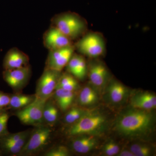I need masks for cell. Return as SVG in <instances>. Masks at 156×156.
<instances>
[{"mask_svg": "<svg viewBox=\"0 0 156 156\" xmlns=\"http://www.w3.org/2000/svg\"><path fill=\"white\" fill-rule=\"evenodd\" d=\"M123 114L117 122V130L123 136L138 137L151 130L153 125L154 116L150 112L136 108Z\"/></svg>", "mask_w": 156, "mask_h": 156, "instance_id": "obj_1", "label": "cell"}, {"mask_svg": "<svg viewBox=\"0 0 156 156\" xmlns=\"http://www.w3.org/2000/svg\"><path fill=\"white\" fill-rule=\"evenodd\" d=\"M106 119L104 115L96 112H86L78 121L71 125L67 131L70 136L92 135L97 134L106 125Z\"/></svg>", "mask_w": 156, "mask_h": 156, "instance_id": "obj_2", "label": "cell"}, {"mask_svg": "<svg viewBox=\"0 0 156 156\" xmlns=\"http://www.w3.org/2000/svg\"><path fill=\"white\" fill-rule=\"evenodd\" d=\"M51 134L49 126H37L31 132L28 140L18 156H32L41 152L50 144Z\"/></svg>", "mask_w": 156, "mask_h": 156, "instance_id": "obj_3", "label": "cell"}, {"mask_svg": "<svg viewBox=\"0 0 156 156\" xmlns=\"http://www.w3.org/2000/svg\"><path fill=\"white\" fill-rule=\"evenodd\" d=\"M51 24L72 41L78 37L85 29V24L80 18L70 13L54 16L51 20Z\"/></svg>", "mask_w": 156, "mask_h": 156, "instance_id": "obj_4", "label": "cell"}, {"mask_svg": "<svg viewBox=\"0 0 156 156\" xmlns=\"http://www.w3.org/2000/svg\"><path fill=\"white\" fill-rule=\"evenodd\" d=\"M47 100L36 97L33 102L24 108L16 111L14 115L23 125L35 127L44 125L43 110Z\"/></svg>", "mask_w": 156, "mask_h": 156, "instance_id": "obj_5", "label": "cell"}, {"mask_svg": "<svg viewBox=\"0 0 156 156\" xmlns=\"http://www.w3.org/2000/svg\"><path fill=\"white\" fill-rule=\"evenodd\" d=\"M61 75V72L45 67L37 82L36 96L44 99L51 97L58 85Z\"/></svg>", "mask_w": 156, "mask_h": 156, "instance_id": "obj_6", "label": "cell"}, {"mask_svg": "<svg viewBox=\"0 0 156 156\" xmlns=\"http://www.w3.org/2000/svg\"><path fill=\"white\" fill-rule=\"evenodd\" d=\"M30 66L11 70H4L3 77L14 91L19 92L28 84L31 76Z\"/></svg>", "mask_w": 156, "mask_h": 156, "instance_id": "obj_7", "label": "cell"}, {"mask_svg": "<svg viewBox=\"0 0 156 156\" xmlns=\"http://www.w3.org/2000/svg\"><path fill=\"white\" fill-rule=\"evenodd\" d=\"M74 50V47L72 45L66 48L50 50L45 67L62 72L73 55Z\"/></svg>", "mask_w": 156, "mask_h": 156, "instance_id": "obj_8", "label": "cell"}, {"mask_svg": "<svg viewBox=\"0 0 156 156\" xmlns=\"http://www.w3.org/2000/svg\"><path fill=\"white\" fill-rule=\"evenodd\" d=\"M43 39L44 46L49 51L73 45L72 40L53 26L44 33Z\"/></svg>", "mask_w": 156, "mask_h": 156, "instance_id": "obj_9", "label": "cell"}, {"mask_svg": "<svg viewBox=\"0 0 156 156\" xmlns=\"http://www.w3.org/2000/svg\"><path fill=\"white\" fill-rule=\"evenodd\" d=\"M77 46L81 53L90 57L100 56L104 51V44L102 39L95 34L84 37L79 42Z\"/></svg>", "mask_w": 156, "mask_h": 156, "instance_id": "obj_10", "label": "cell"}, {"mask_svg": "<svg viewBox=\"0 0 156 156\" xmlns=\"http://www.w3.org/2000/svg\"><path fill=\"white\" fill-rule=\"evenodd\" d=\"M28 55L18 48H13L6 53L3 60L4 70H11L20 68L29 65Z\"/></svg>", "mask_w": 156, "mask_h": 156, "instance_id": "obj_11", "label": "cell"}, {"mask_svg": "<svg viewBox=\"0 0 156 156\" xmlns=\"http://www.w3.org/2000/svg\"><path fill=\"white\" fill-rule=\"evenodd\" d=\"M52 97L58 108L62 111H66L72 105L75 95L74 92L56 87Z\"/></svg>", "mask_w": 156, "mask_h": 156, "instance_id": "obj_12", "label": "cell"}, {"mask_svg": "<svg viewBox=\"0 0 156 156\" xmlns=\"http://www.w3.org/2000/svg\"><path fill=\"white\" fill-rule=\"evenodd\" d=\"M73 140L72 147L76 152L86 154L92 150L97 144V141L94 136L88 135H80Z\"/></svg>", "mask_w": 156, "mask_h": 156, "instance_id": "obj_13", "label": "cell"}, {"mask_svg": "<svg viewBox=\"0 0 156 156\" xmlns=\"http://www.w3.org/2000/svg\"><path fill=\"white\" fill-rule=\"evenodd\" d=\"M58 107L52 97L46 101L43 110L44 124L50 127L56 122L59 116Z\"/></svg>", "mask_w": 156, "mask_h": 156, "instance_id": "obj_14", "label": "cell"}, {"mask_svg": "<svg viewBox=\"0 0 156 156\" xmlns=\"http://www.w3.org/2000/svg\"><path fill=\"white\" fill-rule=\"evenodd\" d=\"M36 96L33 95H26L19 92L11 95L10 102L7 109L19 110L30 104L35 99Z\"/></svg>", "mask_w": 156, "mask_h": 156, "instance_id": "obj_15", "label": "cell"}, {"mask_svg": "<svg viewBox=\"0 0 156 156\" xmlns=\"http://www.w3.org/2000/svg\"><path fill=\"white\" fill-rule=\"evenodd\" d=\"M107 77V70L103 65L96 63L90 67L89 79L95 87H102L105 83Z\"/></svg>", "mask_w": 156, "mask_h": 156, "instance_id": "obj_16", "label": "cell"}, {"mask_svg": "<svg viewBox=\"0 0 156 156\" xmlns=\"http://www.w3.org/2000/svg\"><path fill=\"white\" fill-rule=\"evenodd\" d=\"M128 92L127 88L119 82H113L108 88L109 97L112 102L115 103H119L123 101Z\"/></svg>", "mask_w": 156, "mask_h": 156, "instance_id": "obj_17", "label": "cell"}, {"mask_svg": "<svg viewBox=\"0 0 156 156\" xmlns=\"http://www.w3.org/2000/svg\"><path fill=\"white\" fill-rule=\"evenodd\" d=\"M98 99V95L96 91L92 87H86L80 92L78 101L82 106H88L95 104Z\"/></svg>", "mask_w": 156, "mask_h": 156, "instance_id": "obj_18", "label": "cell"}, {"mask_svg": "<svg viewBox=\"0 0 156 156\" xmlns=\"http://www.w3.org/2000/svg\"><path fill=\"white\" fill-rule=\"evenodd\" d=\"M77 81L72 75L69 73L62 74L57 87L75 92L79 88Z\"/></svg>", "mask_w": 156, "mask_h": 156, "instance_id": "obj_19", "label": "cell"}, {"mask_svg": "<svg viewBox=\"0 0 156 156\" xmlns=\"http://www.w3.org/2000/svg\"><path fill=\"white\" fill-rule=\"evenodd\" d=\"M86 112V111L79 108H71L65 116V122L72 125L80 119Z\"/></svg>", "mask_w": 156, "mask_h": 156, "instance_id": "obj_20", "label": "cell"}, {"mask_svg": "<svg viewBox=\"0 0 156 156\" xmlns=\"http://www.w3.org/2000/svg\"><path fill=\"white\" fill-rule=\"evenodd\" d=\"M32 131L26 130L15 133H9L0 137V140L6 142H15L30 135Z\"/></svg>", "mask_w": 156, "mask_h": 156, "instance_id": "obj_21", "label": "cell"}, {"mask_svg": "<svg viewBox=\"0 0 156 156\" xmlns=\"http://www.w3.org/2000/svg\"><path fill=\"white\" fill-rule=\"evenodd\" d=\"M130 151L134 156H148L151 154V149L147 146L141 144H133L130 147Z\"/></svg>", "mask_w": 156, "mask_h": 156, "instance_id": "obj_22", "label": "cell"}, {"mask_svg": "<svg viewBox=\"0 0 156 156\" xmlns=\"http://www.w3.org/2000/svg\"><path fill=\"white\" fill-rule=\"evenodd\" d=\"M70 155L69 150L64 146H58L50 149L44 154L45 156H68Z\"/></svg>", "mask_w": 156, "mask_h": 156, "instance_id": "obj_23", "label": "cell"}, {"mask_svg": "<svg viewBox=\"0 0 156 156\" xmlns=\"http://www.w3.org/2000/svg\"><path fill=\"white\" fill-rule=\"evenodd\" d=\"M10 115L6 110L0 114V137L9 133L8 124Z\"/></svg>", "mask_w": 156, "mask_h": 156, "instance_id": "obj_24", "label": "cell"}, {"mask_svg": "<svg viewBox=\"0 0 156 156\" xmlns=\"http://www.w3.org/2000/svg\"><path fill=\"white\" fill-rule=\"evenodd\" d=\"M80 56L73 54L67 65L68 72L76 78L77 73L78 65L80 61Z\"/></svg>", "mask_w": 156, "mask_h": 156, "instance_id": "obj_25", "label": "cell"}, {"mask_svg": "<svg viewBox=\"0 0 156 156\" xmlns=\"http://www.w3.org/2000/svg\"><path fill=\"white\" fill-rule=\"evenodd\" d=\"M131 103L134 108L145 110H151L155 108V107L150 102L139 99L135 96L131 99Z\"/></svg>", "mask_w": 156, "mask_h": 156, "instance_id": "obj_26", "label": "cell"}, {"mask_svg": "<svg viewBox=\"0 0 156 156\" xmlns=\"http://www.w3.org/2000/svg\"><path fill=\"white\" fill-rule=\"evenodd\" d=\"M120 149L116 144L110 142L107 144L104 147V151L107 155L112 156L115 155L119 152Z\"/></svg>", "mask_w": 156, "mask_h": 156, "instance_id": "obj_27", "label": "cell"}, {"mask_svg": "<svg viewBox=\"0 0 156 156\" xmlns=\"http://www.w3.org/2000/svg\"><path fill=\"white\" fill-rule=\"evenodd\" d=\"M87 64L83 58L80 56V61L78 65L77 73L76 78L82 80L85 77L87 74Z\"/></svg>", "mask_w": 156, "mask_h": 156, "instance_id": "obj_28", "label": "cell"}, {"mask_svg": "<svg viewBox=\"0 0 156 156\" xmlns=\"http://www.w3.org/2000/svg\"><path fill=\"white\" fill-rule=\"evenodd\" d=\"M135 97L150 102L156 107V97L154 94H152L150 92H142V93L135 95Z\"/></svg>", "mask_w": 156, "mask_h": 156, "instance_id": "obj_29", "label": "cell"}, {"mask_svg": "<svg viewBox=\"0 0 156 156\" xmlns=\"http://www.w3.org/2000/svg\"><path fill=\"white\" fill-rule=\"evenodd\" d=\"M11 95L0 91V109H6L10 102Z\"/></svg>", "mask_w": 156, "mask_h": 156, "instance_id": "obj_30", "label": "cell"}, {"mask_svg": "<svg viewBox=\"0 0 156 156\" xmlns=\"http://www.w3.org/2000/svg\"><path fill=\"white\" fill-rule=\"evenodd\" d=\"M119 156H134V154L131 151L125 150L121 152Z\"/></svg>", "mask_w": 156, "mask_h": 156, "instance_id": "obj_31", "label": "cell"}, {"mask_svg": "<svg viewBox=\"0 0 156 156\" xmlns=\"http://www.w3.org/2000/svg\"><path fill=\"white\" fill-rule=\"evenodd\" d=\"M6 109H0V114L2 113L3 112H4V111Z\"/></svg>", "mask_w": 156, "mask_h": 156, "instance_id": "obj_32", "label": "cell"}, {"mask_svg": "<svg viewBox=\"0 0 156 156\" xmlns=\"http://www.w3.org/2000/svg\"><path fill=\"white\" fill-rule=\"evenodd\" d=\"M3 154L2 152V151H1V149H0V156H2Z\"/></svg>", "mask_w": 156, "mask_h": 156, "instance_id": "obj_33", "label": "cell"}]
</instances>
